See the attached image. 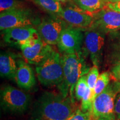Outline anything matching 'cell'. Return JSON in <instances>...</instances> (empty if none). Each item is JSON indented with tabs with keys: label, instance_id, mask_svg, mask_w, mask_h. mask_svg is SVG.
Segmentation results:
<instances>
[{
	"label": "cell",
	"instance_id": "obj_15",
	"mask_svg": "<svg viewBox=\"0 0 120 120\" xmlns=\"http://www.w3.org/2000/svg\"><path fill=\"white\" fill-rule=\"evenodd\" d=\"M17 60V55L12 52H1L0 55V75L1 77L15 79L18 67Z\"/></svg>",
	"mask_w": 120,
	"mask_h": 120
},
{
	"label": "cell",
	"instance_id": "obj_19",
	"mask_svg": "<svg viewBox=\"0 0 120 120\" xmlns=\"http://www.w3.org/2000/svg\"><path fill=\"white\" fill-rule=\"evenodd\" d=\"M87 76H83L79 79L75 88V97L76 100L79 101L82 100L84 94H86L87 90L88 88Z\"/></svg>",
	"mask_w": 120,
	"mask_h": 120
},
{
	"label": "cell",
	"instance_id": "obj_10",
	"mask_svg": "<svg viewBox=\"0 0 120 120\" xmlns=\"http://www.w3.org/2000/svg\"><path fill=\"white\" fill-rule=\"evenodd\" d=\"M88 29L95 30L105 34L120 30V13L107 6L94 15V20Z\"/></svg>",
	"mask_w": 120,
	"mask_h": 120
},
{
	"label": "cell",
	"instance_id": "obj_9",
	"mask_svg": "<svg viewBox=\"0 0 120 120\" xmlns=\"http://www.w3.org/2000/svg\"><path fill=\"white\" fill-rule=\"evenodd\" d=\"M105 34L95 30L87 29L84 34L83 52L89 55L94 65L99 66L101 63Z\"/></svg>",
	"mask_w": 120,
	"mask_h": 120
},
{
	"label": "cell",
	"instance_id": "obj_3",
	"mask_svg": "<svg viewBox=\"0 0 120 120\" xmlns=\"http://www.w3.org/2000/svg\"><path fill=\"white\" fill-rule=\"evenodd\" d=\"M120 92V82L113 81L94 98L91 111V120H116L115 98Z\"/></svg>",
	"mask_w": 120,
	"mask_h": 120
},
{
	"label": "cell",
	"instance_id": "obj_1",
	"mask_svg": "<svg viewBox=\"0 0 120 120\" xmlns=\"http://www.w3.org/2000/svg\"><path fill=\"white\" fill-rule=\"evenodd\" d=\"M76 109L70 96L45 92L34 103L31 120H66Z\"/></svg>",
	"mask_w": 120,
	"mask_h": 120
},
{
	"label": "cell",
	"instance_id": "obj_24",
	"mask_svg": "<svg viewBox=\"0 0 120 120\" xmlns=\"http://www.w3.org/2000/svg\"><path fill=\"white\" fill-rule=\"evenodd\" d=\"M111 56V60L113 61L115 64L120 63V39L115 46Z\"/></svg>",
	"mask_w": 120,
	"mask_h": 120
},
{
	"label": "cell",
	"instance_id": "obj_30",
	"mask_svg": "<svg viewBox=\"0 0 120 120\" xmlns=\"http://www.w3.org/2000/svg\"><path fill=\"white\" fill-rule=\"evenodd\" d=\"M117 79H119V80L120 81V75H119V76H118V77H117Z\"/></svg>",
	"mask_w": 120,
	"mask_h": 120
},
{
	"label": "cell",
	"instance_id": "obj_5",
	"mask_svg": "<svg viewBox=\"0 0 120 120\" xmlns=\"http://www.w3.org/2000/svg\"><path fill=\"white\" fill-rule=\"evenodd\" d=\"M1 106L3 110L12 114H21L29 107L30 95L11 86H6L1 90Z\"/></svg>",
	"mask_w": 120,
	"mask_h": 120
},
{
	"label": "cell",
	"instance_id": "obj_29",
	"mask_svg": "<svg viewBox=\"0 0 120 120\" xmlns=\"http://www.w3.org/2000/svg\"><path fill=\"white\" fill-rule=\"evenodd\" d=\"M58 1H59L60 2H63V3H64V2H66L67 1H70V0H58Z\"/></svg>",
	"mask_w": 120,
	"mask_h": 120
},
{
	"label": "cell",
	"instance_id": "obj_16",
	"mask_svg": "<svg viewBox=\"0 0 120 120\" xmlns=\"http://www.w3.org/2000/svg\"><path fill=\"white\" fill-rule=\"evenodd\" d=\"M73 1L84 11L92 15L102 10L107 4L106 0H73Z\"/></svg>",
	"mask_w": 120,
	"mask_h": 120
},
{
	"label": "cell",
	"instance_id": "obj_13",
	"mask_svg": "<svg viewBox=\"0 0 120 120\" xmlns=\"http://www.w3.org/2000/svg\"><path fill=\"white\" fill-rule=\"evenodd\" d=\"M4 41L10 45L19 46L38 34L33 26H22L7 28L1 31Z\"/></svg>",
	"mask_w": 120,
	"mask_h": 120
},
{
	"label": "cell",
	"instance_id": "obj_20",
	"mask_svg": "<svg viewBox=\"0 0 120 120\" xmlns=\"http://www.w3.org/2000/svg\"><path fill=\"white\" fill-rule=\"evenodd\" d=\"M92 105V91L88 87L86 94H84L81 100L80 109L83 112H90L91 113Z\"/></svg>",
	"mask_w": 120,
	"mask_h": 120
},
{
	"label": "cell",
	"instance_id": "obj_26",
	"mask_svg": "<svg viewBox=\"0 0 120 120\" xmlns=\"http://www.w3.org/2000/svg\"><path fill=\"white\" fill-rule=\"evenodd\" d=\"M107 6L114 11L120 13V1L116 3H107Z\"/></svg>",
	"mask_w": 120,
	"mask_h": 120
},
{
	"label": "cell",
	"instance_id": "obj_2",
	"mask_svg": "<svg viewBox=\"0 0 120 120\" xmlns=\"http://www.w3.org/2000/svg\"><path fill=\"white\" fill-rule=\"evenodd\" d=\"M61 62L64 79L57 87L64 97L70 96L75 103V86L81 77L87 75L91 68L85 61L82 51L75 53H64L61 56Z\"/></svg>",
	"mask_w": 120,
	"mask_h": 120
},
{
	"label": "cell",
	"instance_id": "obj_8",
	"mask_svg": "<svg viewBox=\"0 0 120 120\" xmlns=\"http://www.w3.org/2000/svg\"><path fill=\"white\" fill-rule=\"evenodd\" d=\"M69 26L62 19L52 16L43 18L37 26V32L42 40L49 45H57L63 30Z\"/></svg>",
	"mask_w": 120,
	"mask_h": 120
},
{
	"label": "cell",
	"instance_id": "obj_23",
	"mask_svg": "<svg viewBox=\"0 0 120 120\" xmlns=\"http://www.w3.org/2000/svg\"><path fill=\"white\" fill-rule=\"evenodd\" d=\"M66 120H91V113L83 112L80 109H77Z\"/></svg>",
	"mask_w": 120,
	"mask_h": 120
},
{
	"label": "cell",
	"instance_id": "obj_6",
	"mask_svg": "<svg viewBox=\"0 0 120 120\" xmlns=\"http://www.w3.org/2000/svg\"><path fill=\"white\" fill-rule=\"evenodd\" d=\"M38 19L31 10L23 7L4 11L0 14V30L22 26H33Z\"/></svg>",
	"mask_w": 120,
	"mask_h": 120
},
{
	"label": "cell",
	"instance_id": "obj_17",
	"mask_svg": "<svg viewBox=\"0 0 120 120\" xmlns=\"http://www.w3.org/2000/svg\"><path fill=\"white\" fill-rule=\"evenodd\" d=\"M33 1L52 16L60 17L63 11L62 4L58 0H33Z\"/></svg>",
	"mask_w": 120,
	"mask_h": 120
},
{
	"label": "cell",
	"instance_id": "obj_18",
	"mask_svg": "<svg viewBox=\"0 0 120 120\" xmlns=\"http://www.w3.org/2000/svg\"><path fill=\"white\" fill-rule=\"evenodd\" d=\"M111 75L108 72H105L99 75L98 79L92 92V101L106 88L110 82Z\"/></svg>",
	"mask_w": 120,
	"mask_h": 120
},
{
	"label": "cell",
	"instance_id": "obj_12",
	"mask_svg": "<svg viewBox=\"0 0 120 120\" xmlns=\"http://www.w3.org/2000/svg\"><path fill=\"white\" fill-rule=\"evenodd\" d=\"M60 17L72 27L87 30L91 26L94 15L84 11L76 4H71L63 8Z\"/></svg>",
	"mask_w": 120,
	"mask_h": 120
},
{
	"label": "cell",
	"instance_id": "obj_21",
	"mask_svg": "<svg viewBox=\"0 0 120 120\" xmlns=\"http://www.w3.org/2000/svg\"><path fill=\"white\" fill-rule=\"evenodd\" d=\"M99 76L98 66L94 65L90 68L89 72L87 75V81L89 88L93 92V90Z\"/></svg>",
	"mask_w": 120,
	"mask_h": 120
},
{
	"label": "cell",
	"instance_id": "obj_25",
	"mask_svg": "<svg viewBox=\"0 0 120 120\" xmlns=\"http://www.w3.org/2000/svg\"><path fill=\"white\" fill-rule=\"evenodd\" d=\"M115 112L116 120H120V92L117 94L115 98Z\"/></svg>",
	"mask_w": 120,
	"mask_h": 120
},
{
	"label": "cell",
	"instance_id": "obj_22",
	"mask_svg": "<svg viewBox=\"0 0 120 120\" xmlns=\"http://www.w3.org/2000/svg\"><path fill=\"white\" fill-rule=\"evenodd\" d=\"M20 7H22V4L19 1L16 0H0L1 12Z\"/></svg>",
	"mask_w": 120,
	"mask_h": 120
},
{
	"label": "cell",
	"instance_id": "obj_7",
	"mask_svg": "<svg viewBox=\"0 0 120 120\" xmlns=\"http://www.w3.org/2000/svg\"><path fill=\"white\" fill-rule=\"evenodd\" d=\"M26 61L30 64H38L53 50L42 40L38 33L19 46Z\"/></svg>",
	"mask_w": 120,
	"mask_h": 120
},
{
	"label": "cell",
	"instance_id": "obj_11",
	"mask_svg": "<svg viewBox=\"0 0 120 120\" xmlns=\"http://www.w3.org/2000/svg\"><path fill=\"white\" fill-rule=\"evenodd\" d=\"M85 30L68 26L63 30L57 43L60 52L63 53H75L82 49Z\"/></svg>",
	"mask_w": 120,
	"mask_h": 120
},
{
	"label": "cell",
	"instance_id": "obj_28",
	"mask_svg": "<svg viewBox=\"0 0 120 120\" xmlns=\"http://www.w3.org/2000/svg\"><path fill=\"white\" fill-rule=\"evenodd\" d=\"M120 0H106L107 3H116L120 1Z\"/></svg>",
	"mask_w": 120,
	"mask_h": 120
},
{
	"label": "cell",
	"instance_id": "obj_4",
	"mask_svg": "<svg viewBox=\"0 0 120 120\" xmlns=\"http://www.w3.org/2000/svg\"><path fill=\"white\" fill-rule=\"evenodd\" d=\"M38 79L45 86H59L64 79L61 56L53 50L43 61L36 65Z\"/></svg>",
	"mask_w": 120,
	"mask_h": 120
},
{
	"label": "cell",
	"instance_id": "obj_27",
	"mask_svg": "<svg viewBox=\"0 0 120 120\" xmlns=\"http://www.w3.org/2000/svg\"><path fill=\"white\" fill-rule=\"evenodd\" d=\"M112 72L116 78L120 75V63H118L114 66L112 69Z\"/></svg>",
	"mask_w": 120,
	"mask_h": 120
},
{
	"label": "cell",
	"instance_id": "obj_14",
	"mask_svg": "<svg viewBox=\"0 0 120 120\" xmlns=\"http://www.w3.org/2000/svg\"><path fill=\"white\" fill-rule=\"evenodd\" d=\"M17 70L15 79L19 87L29 90L36 85V79L31 67L21 59L17 60Z\"/></svg>",
	"mask_w": 120,
	"mask_h": 120
}]
</instances>
